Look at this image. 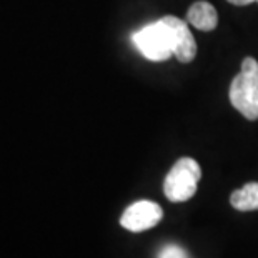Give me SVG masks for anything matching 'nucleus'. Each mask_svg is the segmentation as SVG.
Returning a JSON list of instances; mask_svg holds the SVG:
<instances>
[{"instance_id":"f257e3e1","label":"nucleus","mask_w":258,"mask_h":258,"mask_svg":"<svg viewBox=\"0 0 258 258\" xmlns=\"http://www.w3.org/2000/svg\"><path fill=\"white\" fill-rule=\"evenodd\" d=\"M230 102L248 120H258V62L246 57L230 85Z\"/></svg>"},{"instance_id":"f03ea898","label":"nucleus","mask_w":258,"mask_h":258,"mask_svg":"<svg viewBox=\"0 0 258 258\" xmlns=\"http://www.w3.org/2000/svg\"><path fill=\"white\" fill-rule=\"evenodd\" d=\"M200 177V165L194 158H180V160L175 162V165L168 172L165 182H163L165 197L170 202H186L195 195Z\"/></svg>"},{"instance_id":"7ed1b4c3","label":"nucleus","mask_w":258,"mask_h":258,"mask_svg":"<svg viewBox=\"0 0 258 258\" xmlns=\"http://www.w3.org/2000/svg\"><path fill=\"white\" fill-rule=\"evenodd\" d=\"M134 42L142 55L153 62H162L173 55L172 30L162 19L135 32Z\"/></svg>"},{"instance_id":"20e7f679","label":"nucleus","mask_w":258,"mask_h":258,"mask_svg":"<svg viewBox=\"0 0 258 258\" xmlns=\"http://www.w3.org/2000/svg\"><path fill=\"white\" fill-rule=\"evenodd\" d=\"M162 217L163 212L160 205H157L155 202L150 200H140L132 203L127 210L123 212L122 218H120V225L123 228H127L128 232L139 233L155 227L162 220Z\"/></svg>"},{"instance_id":"39448f33","label":"nucleus","mask_w":258,"mask_h":258,"mask_svg":"<svg viewBox=\"0 0 258 258\" xmlns=\"http://www.w3.org/2000/svg\"><path fill=\"white\" fill-rule=\"evenodd\" d=\"M162 20L165 22L170 27V30H172L173 55L182 63L191 62L197 55V42L194 35H191L186 22L180 20L178 17H173V15H165V17H162Z\"/></svg>"},{"instance_id":"423d86ee","label":"nucleus","mask_w":258,"mask_h":258,"mask_svg":"<svg viewBox=\"0 0 258 258\" xmlns=\"http://www.w3.org/2000/svg\"><path fill=\"white\" fill-rule=\"evenodd\" d=\"M186 20H188L194 27H197L199 30L210 32L215 29L218 24V14L212 4L200 0V2H195L188 9V12H186Z\"/></svg>"},{"instance_id":"0eeeda50","label":"nucleus","mask_w":258,"mask_h":258,"mask_svg":"<svg viewBox=\"0 0 258 258\" xmlns=\"http://www.w3.org/2000/svg\"><path fill=\"white\" fill-rule=\"evenodd\" d=\"M230 203L240 212L258 210V183L251 182L235 190L232 197H230Z\"/></svg>"},{"instance_id":"6e6552de","label":"nucleus","mask_w":258,"mask_h":258,"mask_svg":"<svg viewBox=\"0 0 258 258\" xmlns=\"http://www.w3.org/2000/svg\"><path fill=\"white\" fill-rule=\"evenodd\" d=\"M158 258H188V256H186L185 250H182L180 246L168 245V246H165V248L160 251Z\"/></svg>"},{"instance_id":"1a4fd4ad","label":"nucleus","mask_w":258,"mask_h":258,"mask_svg":"<svg viewBox=\"0 0 258 258\" xmlns=\"http://www.w3.org/2000/svg\"><path fill=\"white\" fill-rule=\"evenodd\" d=\"M228 2L233 5H248L251 2H255V0H228Z\"/></svg>"},{"instance_id":"9d476101","label":"nucleus","mask_w":258,"mask_h":258,"mask_svg":"<svg viewBox=\"0 0 258 258\" xmlns=\"http://www.w3.org/2000/svg\"><path fill=\"white\" fill-rule=\"evenodd\" d=\"M256 2H258V0H256Z\"/></svg>"}]
</instances>
